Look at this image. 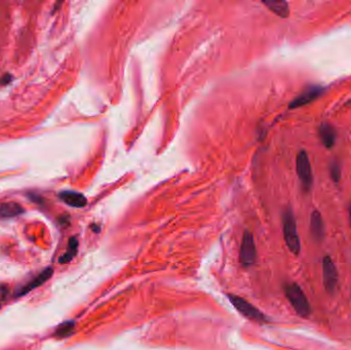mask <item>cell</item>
Segmentation results:
<instances>
[{
	"label": "cell",
	"mask_w": 351,
	"mask_h": 350,
	"mask_svg": "<svg viewBox=\"0 0 351 350\" xmlns=\"http://www.w3.org/2000/svg\"><path fill=\"white\" fill-rule=\"evenodd\" d=\"M284 294H286V297L298 315L301 317L309 316L311 312L309 301L305 293L303 292L298 283L292 282L286 285V287H284Z\"/></svg>",
	"instance_id": "1"
},
{
	"label": "cell",
	"mask_w": 351,
	"mask_h": 350,
	"mask_svg": "<svg viewBox=\"0 0 351 350\" xmlns=\"http://www.w3.org/2000/svg\"><path fill=\"white\" fill-rule=\"evenodd\" d=\"M282 227L283 238L287 247L293 254L298 255L301 251V242L298 235L295 217H294L291 209H287L282 214Z\"/></svg>",
	"instance_id": "2"
},
{
	"label": "cell",
	"mask_w": 351,
	"mask_h": 350,
	"mask_svg": "<svg viewBox=\"0 0 351 350\" xmlns=\"http://www.w3.org/2000/svg\"><path fill=\"white\" fill-rule=\"evenodd\" d=\"M227 297H228L231 304L235 307V309L244 317L254 321H257V323H265V321H266V317H265L262 312L245 299L232 294L227 295Z\"/></svg>",
	"instance_id": "3"
},
{
	"label": "cell",
	"mask_w": 351,
	"mask_h": 350,
	"mask_svg": "<svg viewBox=\"0 0 351 350\" xmlns=\"http://www.w3.org/2000/svg\"><path fill=\"white\" fill-rule=\"evenodd\" d=\"M322 279L328 294L334 295L338 288L339 274L335 263L330 256H326L322 260Z\"/></svg>",
	"instance_id": "4"
},
{
	"label": "cell",
	"mask_w": 351,
	"mask_h": 350,
	"mask_svg": "<svg viewBox=\"0 0 351 350\" xmlns=\"http://www.w3.org/2000/svg\"><path fill=\"white\" fill-rule=\"evenodd\" d=\"M296 168L297 174L302 184L303 190L305 192H309L313 183L312 177V168L309 162V158L305 151H301L297 155L296 159Z\"/></svg>",
	"instance_id": "5"
},
{
	"label": "cell",
	"mask_w": 351,
	"mask_h": 350,
	"mask_svg": "<svg viewBox=\"0 0 351 350\" xmlns=\"http://www.w3.org/2000/svg\"><path fill=\"white\" fill-rule=\"evenodd\" d=\"M257 257V252H256L255 240L252 233L245 231L240 244V261L245 267H249L253 265Z\"/></svg>",
	"instance_id": "6"
},
{
	"label": "cell",
	"mask_w": 351,
	"mask_h": 350,
	"mask_svg": "<svg viewBox=\"0 0 351 350\" xmlns=\"http://www.w3.org/2000/svg\"><path fill=\"white\" fill-rule=\"evenodd\" d=\"M322 92H324V90L320 87H310L291 102L290 109L299 108L301 106L307 105V104L319 97Z\"/></svg>",
	"instance_id": "7"
},
{
	"label": "cell",
	"mask_w": 351,
	"mask_h": 350,
	"mask_svg": "<svg viewBox=\"0 0 351 350\" xmlns=\"http://www.w3.org/2000/svg\"><path fill=\"white\" fill-rule=\"evenodd\" d=\"M310 232L312 239L315 241L320 242L324 240L326 235L325 224L320 213L317 211L312 212L310 216Z\"/></svg>",
	"instance_id": "8"
},
{
	"label": "cell",
	"mask_w": 351,
	"mask_h": 350,
	"mask_svg": "<svg viewBox=\"0 0 351 350\" xmlns=\"http://www.w3.org/2000/svg\"><path fill=\"white\" fill-rule=\"evenodd\" d=\"M53 272L54 270L52 268H46L44 269L41 273H39L38 276H37L33 280H31L30 282H28V285L25 286L23 289H21L20 291H18V296H23V295H26L28 294V293L31 292L32 290L38 288L40 286H42L43 283L47 280L50 279L53 276Z\"/></svg>",
	"instance_id": "9"
},
{
	"label": "cell",
	"mask_w": 351,
	"mask_h": 350,
	"mask_svg": "<svg viewBox=\"0 0 351 350\" xmlns=\"http://www.w3.org/2000/svg\"><path fill=\"white\" fill-rule=\"evenodd\" d=\"M60 198L66 203L72 207H84L88 203L87 198L85 196L79 192L75 191H63L60 193Z\"/></svg>",
	"instance_id": "10"
},
{
	"label": "cell",
	"mask_w": 351,
	"mask_h": 350,
	"mask_svg": "<svg viewBox=\"0 0 351 350\" xmlns=\"http://www.w3.org/2000/svg\"><path fill=\"white\" fill-rule=\"evenodd\" d=\"M318 135L321 143L327 148H332L336 143V130L330 124H321L318 129Z\"/></svg>",
	"instance_id": "11"
},
{
	"label": "cell",
	"mask_w": 351,
	"mask_h": 350,
	"mask_svg": "<svg viewBox=\"0 0 351 350\" xmlns=\"http://www.w3.org/2000/svg\"><path fill=\"white\" fill-rule=\"evenodd\" d=\"M262 3L266 6L269 11L280 18H288L290 15L289 4L286 1H275V0H269V1H262Z\"/></svg>",
	"instance_id": "12"
},
{
	"label": "cell",
	"mask_w": 351,
	"mask_h": 350,
	"mask_svg": "<svg viewBox=\"0 0 351 350\" xmlns=\"http://www.w3.org/2000/svg\"><path fill=\"white\" fill-rule=\"evenodd\" d=\"M24 213L23 207L16 203H6L0 204V218H13Z\"/></svg>",
	"instance_id": "13"
},
{
	"label": "cell",
	"mask_w": 351,
	"mask_h": 350,
	"mask_svg": "<svg viewBox=\"0 0 351 350\" xmlns=\"http://www.w3.org/2000/svg\"><path fill=\"white\" fill-rule=\"evenodd\" d=\"M78 250V240L75 238H71L68 242V249L63 256L60 258V263H69L77 254Z\"/></svg>",
	"instance_id": "14"
},
{
	"label": "cell",
	"mask_w": 351,
	"mask_h": 350,
	"mask_svg": "<svg viewBox=\"0 0 351 350\" xmlns=\"http://www.w3.org/2000/svg\"><path fill=\"white\" fill-rule=\"evenodd\" d=\"M74 323L73 321H67V323H64L62 325H60L58 327V329L55 330V336L56 338H65V337H68L69 335L72 334L73 330H74Z\"/></svg>",
	"instance_id": "15"
},
{
	"label": "cell",
	"mask_w": 351,
	"mask_h": 350,
	"mask_svg": "<svg viewBox=\"0 0 351 350\" xmlns=\"http://www.w3.org/2000/svg\"><path fill=\"white\" fill-rule=\"evenodd\" d=\"M330 173H331V178L333 179L334 182H339V180L341 178V167L340 165L338 163H333L330 166Z\"/></svg>",
	"instance_id": "16"
},
{
	"label": "cell",
	"mask_w": 351,
	"mask_h": 350,
	"mask_svg": "<svg viewBox=\"0 0 351 350\" xmlns=\"http://www.w3.org/2000/svg\"><path fill=\"white\" fill-rule=\"evenodd\" d=\"M11 79H12V76H11V75H9V74H6V75H4V76L2 77V79H1V83H2V84H6V83H8L9 81H11Z\"/></svg>",
	"instance_id": "17"
},
{
	"label": "cell",
	"mask_w": 351,
	"mask_h": 350,
	"mask_svg": "<svg viewBox=\"0 0 351 350\" xmlns=\"http://www.w3.org/2000/svg\"><path fill=\"white\" fill-rule=\"evenodd\" d=\"M349 219H350V225H351V204L349 207Z\"/></svg>",
	"instance_id": "18"
}]
</instances>
